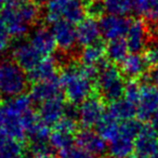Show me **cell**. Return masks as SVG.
Returning <instances> with one entry per match:
<instances>
[{"label": "cell", "mask_w": 158, "mask_h": 158, "mask_svg": "<svg viewBox=\"0 0 158 158\" xmlns=\"http://www.w3.org/2000/svg\"><path fill=\"white\" fill-rule=\"evenodd\" d=\"M98 68L79 64L68 65L60 75L62 90L65 98L72 104H80L91 97L93 79L97 78Z\"/></svg>", "instance_id": "cell-1"}, {"label": "cell", "mask_w": 158, "mask_h": 158, "mask_svg": "<svg viewBox=\"0 0 158 158\" xmlns=\"http://www.w3.org/2000/svg\"><path fill=\"white\" fill-rule=\"evenodd\" d=\"M121 70L114 64L104 62L97 75V87L101 98L105 101L115 102L121 99L125 93L126 82Z\"/></svg>", "instance_id": "cell-2"}, {"label": "cell", "mask_w": 158, "mask_h": 158, "mask_svg": "<svg viewBox=\"0 0 158 158\" xmlns=\"http://www.w3.org/2000/svg\"><path fill=\"white\" fill-rule=\"evenodd\" d=\"M28 81L27 74L15 61H0V95L10 99L23 94Z\"/></svg>", "instance_id": "cell-3"}, {"label": "cell", "mask_w": 158, "mask_h": 158, "mask_svg": "<svg viewBox=\"0 0 158 158\" xmlns=\"http://www.w3.org/2000/svg\"><path fill=\"white\" fill-rule=\"evenodd\" d=\"M86 13V0H52L48 2L44 19L50 24L60 20L76 24L84 20Z\"/></svg>", "instance_id": "cell-4"}, {"label": "cell", "mask_w": 158, "mask_h": 158, "mask_svg": "<svg viewBox=\"0 0 158 158\" xmlns=\"http://www.w3.org/2000/svg\"><path fill=\"white\" fill-rule=\"evenodd\" d=\"M105 114L103 99L94 95L86 99L78 107V119L85 128L97 127Z\"/></svg>", "instance_id": "cell-5"}, {"label": "cell", "mask_w": 158, "mask_h": 158, "mask_svg": "<svg viewBox=\"0 0 158 158\" xmlns=\"http://www.w3.org/2000/svg\"><path fill=\"white\" fill-rule=\"evenodd\" d=\"M99 23L102 37L108 41H112L126 37L131 24V20L125 15L107 13L100 19Z\"/></svg>", "instance_id": "cell-6"}, {"label": "cell", "mask_w": 158, "mask_h": 158, "mask_svg": "<svg viewBox=\"0 0 158 158\" xmlns=\"http://www.w3.org/2000/svg\"><path fill=\"white\" fill-rule=\"evenodd\" d=\"M136 107V116L141 121L151 120L152 116L158 110V87L152 84H143Z\"/></svg>", "instance_id": "cell-7"}, {"label": "cell", "mask_w": 158, "mask_h": 158, "mask_svg": "<svg viewBox=\"0 0 158 158\" xmlns=\"http://www.w3.org/2000/svg\"><path fill=\"white\" fill-rule=\"evenodd\" d=\"M51 31L54 36L56 46L64 52L73 50L76 44H78L76 27L73 23L60 20L51 24Z\"/></svg>", "instance_id": "cell-8"}, {"label": "cell", "mask_w": 158, "mask_h": 158, "mask_svg": "<svg viewBox=\"0 0 158 158\" xmlns=\"http://www.w3.org/2000/svg\"><path fill=\"white\" fill-rule=\"evenodd\" d=\"M12 56L24 70L29 72L33 69L44 57L27 40H20L12 47Z\"/></svg>", "instance_id": "cell-9"}, {"label": "cell", "mask_w": 158, "mask_h": 158, "mask_svg": "<svg viewBox=\"0 0 158 158\" xmlns=\"http://www.w3.org/2000/svg\"><path fill=\"white\" fill-rule=\"evenodd\" d=\"M22 123L26 132V136H28L31 142L49 140L51 134L50 127L41 120L38 113L31 110L23 115Z\"/></svg>", "instance_id": "cell-10"}, {"label": "cell", "mask_w": 158, "mask_h": 158, "mask_svg": "<svg viewBox=\"0 0 158 158\" xmlns=\"http://www.w3.org/2000/svg\"><path fill=\"white\" fill-rule=\"evenodd\" d=\"M76 143L80 147L91 153L93 156H102L108 148L106 140L98 131H93L90 128H84L77 133Z\"/></svg>", "instance_id": "cell-11"}, {"label": "cell", "mask_w": 158, "mask_h": 158, "mask_svg": "<svg viewBox=\"0 0 158 158\" xmlns=\"http://www.w3.org/2000/svg\"><path fill=\"white\" fill-rule=\"evenodd\" d=\"M149 39L148 29L145 21L132 20L129 31L126 35V41L131 53H140L144 51Z\"/></svg>", "instance_id": "cell-12"}, {"label": "cell", "mask_w": 158, "mask_h": 158, "mask_svg": "<svg viewBox=\"0 0 158 158\" xmlns=\"http://www.w3.org/2000/svg\"><path fill=\"white\" fill-rule=\"evenodd\" d=\"M66 104L62 95L53 98L51 100L40 104L39 114L41 120L49 127H54L64 116H65Z\"/></svg>", "instance_id": "cell-13"}, {"label": "cell", "mask_w": 158, "mask_h": 158, "mask_svg": "<svg viewBox=\"0 0 158 158\" xmlns=\"http://www.w3.org/2000/svg\"><path fill=\"white\" fill-rule=\"evenodd\" d=\"M138 154L153 157L158 153V131L152 125H144L134 142Z\"/></svg>", "instance_id": "cell-14"}, {"label": "cell", "mask_w": 158, "mask_h": 158, "mask_svg": "<svg viewBox=\"0 0 158 158\" xmlns=\"http://www.w3.org/2000/svg\"><path fill=\"white\" fill-rule=\"evenodd\" d=\"M28 41L42 57L51 56L54 53L55 48L57 47L52 31L47 27L36 28L31 34Z\"/></svg>", "instance_id": "cell-15"}, {"label": "cell", "mask_w": 158, "mask_h": 158, "mask_svg": "<svg viewBox=\"0 0 158 158\" xmlns=\"http://www.w3.org/2000/svg\"><path fill=\"white\" fill-rule=\"evenodd\" d=\"M76 33L77 42L81 47L95 44L99 41V38L102 36L100 23L92 16L85 18L81 22H79L76 27Z\"/></svg>", "instance_id": "cell-16"}, {"label": "cell", "mask_w": 158, "mask_h": 158, "mask_svg": "<svg viewBox=\"0 0 158 158\" xmlns=\"http://www.w3.org/2000/svg\"><path fill=\"white\" fill-rule=\"evenodd\" d=\"M62 86L60 81V76L51 80L40 81L34 84L31 89V98L34 102L44 103V102L62 95Z\"/></svg>", "instance_id": "cell-17"}, {"label": "cell", "mask_w": 158, "mask_h": 158, "mask_svg": "<svg viewBox=\"0 0 158 158\" xmlns=\"http://www.w3.org/2000/svg\"><path fill=\"white\" fill-rule=\"evenodd\" d=\"M1 16L5 21L7 31L11 37L20 39L28 33L31 26L23 20L16 8L6 7L1 12Z\"/></svg>", "instance_id": "cell-18"}, {"label": "cell", "mask_w": 158, "mask_h": 158, "mask_svg": "<svg viewBox=\"0 0 158 158\" xmlns=\"http://www.w3.org/2000/svg\"><path fill=\"white\" fill-rule=\"evenodd\" d=\"M148 69L149 66L147 65L144 56L140 53H130L120 64V70L123 75L130 80L143 78L147 74Z\"/></svg>", "instance_id": "cell-19"}, {"label": "cell", "mask_w": 158, "mask_h": 158, "mask_svg": "<svg viewBox=\"0 0 158 158\" xmlns=\"http://www.w3.org/2000/svg\"><path fill=\"white\" fill-rule=\"evenodd\" d=\"M27 77H28L29 81L34 82V84L56 78L59 77L56 61L51 56L44 57L33 69L29 70Z\"/></svg>", "instance_id": "cell-20"}, {"label": "cell", "mask_w": 158, "mask_h": 158, "mask_svg": "<svg viewBox=\"0 0 158 158\" xmlns=\"http://www.w3.org/2000/svg\"><path fill=\"white\" fill-rule=\"evenodd\" d=\"M106 55V47L102 42L98 41L95 44L84 47L80 53V61L81 64L90 67L99 69L100 66L104 63V56Z\"/></svg>", "instance_id": "cell-21"}, {"label": "cell", "mask_w": 158, "mask_h": 158, "mask_svg": "<svg viewBox=\"0 0 158 158\" xmlns=\"http://www.w3.org/2000/svg\"><path fill=\"white\" fill-rule=\"evenodd\" d=\"M134 142L135 141L131 138L123 135L119 133L110 142H108V151L110 156L115 158H128L132 155L134 148Z\"/></svg>", "instance_id": "cell-22"}, {"label": "cell", "mask_w": 158, "mask_h": 158, "mask_svg": "<svg viewBox=\"0 0 158 158\" xmlns=\"http://www.w3.org/2000/svg\"><path fill=\"white\" fill-rule=\"evenodd\" d=\"M107 113L118 121H125L133 119V117L138 113V107L135 104L131 103L125 98H121L110 103Z\"/></svg>", "instance_id": "cell-23"}, {"label": "cell", "mask_w": 158, "mask_h": 158, "mask_svg": "<svg viewBox=\"0 0 158 158\" xmlns=\"http://www.w3.org/2000/svg\"><path fill=\"white\" fill-rule=\"evenodd\" d=\"M129 47L126 39L112 40L106 46V57L114 64H121L129 55Z\"/></svg>", "instance_id": "cell-24"}, {"label": "cell", "mask_w": 158, "mask_h": 158, "mask_svg": "<svg viewBox=\"0 0 158 158\" xmlns=\"http://www.w3.org/2000/svg\"><path fill=\"white\" fill-rule=\"evenodd\" d=\"M54 147L48 141H35L25 149L24 158H53Z\"/></svg>", "instance_id": "cell-25"}, {"label": "cell", "mask_w": 158, "mask_h": 158, "mask_svg": "<svg viewBox=\"0 0 158 158\" xmlns=\"http://www.w3.org/2000/svg\"><path fill=\"white\" fill-rule=\"evenodd\" d=\"M120 121L115 119L106 112L105 116L102 118V120L97 126V131L106 140V142H110L115 136L118 134Z\"/></svg>", "instance_id": "cell-26"}, {"label": "cell", "mask_w": 158, "mask_h": 158, "mask_svg": "<svg viewBox=\"0 0 158 158\" xmlns=\"http://www.w3.org/2000/svg\"><path fill=\"white\" fill-rule=\"evenodd\" d=\"M102 2L108 14L127 15L133 11V0H102Z\"/></svg>", "instance_id": "cell-27"}, {"label": "cell", "mask_w": 158, "mask_h": 158, "mask_svg": "<svg viewBox=\"0 0 158 158\" xmlns=\"http://www.w3.org/2000/svg\"><path fill=\"white\" fill-rule=\"evenodd\" d=\"M25 148L21 141L7 139L0 148V158H24Z\"/></svg>", "instance_id": "cell-28"}, {"label": "cell", "mask_w": 158, "mask_h": 158, "mask_svg": "<svg viewBox=\"0 0 158 158\" xmlns=\"http://www.w3.org/2000/svg\"><path fill=\"white\" fill-rule=\"evenodd\" d=\"M74 141H76L74 138V134L55 129L50 134V138H49V142L51 143V145L54 147V149H59V151L65 149L74 145Z\"/></svg>", "instance_id": "cell-29"}, {"label": "cell", "mask_w": 158, "mask_h": 158, "mask_svg": "<svg viewBox=\"0 0 158 158\" xmlns=\"http://www.w3.org/2000/svg\"><path fill=\"white\" fill-rule=\"evenodd\" d=\"M143 56L149 68L156 67L158 65V38L148 40L143 52Z\"/></svg>", "instance_id": "cell-30"}, {"label": "cell", "mask_w": 158, "mask_h": 158, "mask_svg": "<svg viewBox=\"0 0 158 158\" xmlns=\"http://www.w3.org/2000/svg\"><path fill=\"white\" fill-rule=\"evenodd\" d=\"M141 89H142V85L139 84L136 80H129L126 84L125 93H123V98L131 103L138 105L139 100L141 97Z\"/></svg>", "instance_id": "cell-31"}, {"label": "cell", "mask_w": 158, "mask_h": 158, "mask_svg": "<svg viewBox=\"0 0 158 158\" xmlns=\"http://www.w3.org/2000/svg\"><path fill=\"white\" fill-rule=\"evenodd\" d=\"M59 158H93V155L79 145H72L60 151Z\"/></svg>", "instance_id": "cell-32"}, {"label": "cell", "mask_w": 158, "mask_h": 158, "mask_svg": "<svg viewBox=\"0 0 158 158\" xmlns=\"http://www.w3.org/2000/svg\"><path fill=\"white\" fill-rule=\"evenodd\" d=\"M54 129L74 134L77 130V119L72 118V117L66 116L65 115V116L54 126Z\"/></svg>", "instance_id": "cell-33"}, {"label": "cell", "mask_w": 158, "mask_h": 158, "mask_svg": "<svg viewBox=\"0 0 158 158\" xmlns=\"http://www.w3.org/2000/svg\"><path fill=\"white\" fill-rule=\"evenodd\" d=\"M10 37H11V36L8 33L5 21H3L2 16L0 15V55L3 54V53L9 49Z\"/></svg>", "instance_id": "cell-34"}, {"label": "cell", "mask_w": 158, "mask_h": 158, "mask_svg": "<svg viewBox=\"0 0 158 158\" xmlns=\"http://www.w3.org/2000/svg\"><path fill=\"white\" fill-rule=\"evenodd\" d=\"M144 77L146 79V82H144V84H152L158 87V65L156 67L151 68V70Z\"/></svg>", "instance_id": "cell-35"}, {"label": "cell", "mask_w": 158, "mask_h": 158, "mask_svg": "<svg viewBox=\"0 0 158 158\" xmlns=\"http://www.w3.org/2000/svg\"><path fill=\"white\" fill-rule=\"evenodd\" d=\"M31 0H6V7H11V8H18L21 6L25 5V3L29 2Z\"/></svg>", "instance_id": "cell-36"}, {"label": "cell", "mask_w": 158, "mask_h": 158, "mask_svg": "<svg viewBox=\"0 0 158 158\" xmlns=\"http://www.w3.org/2000/svg\"><path fill=\"white\" fill-rule=\"evenodd\" d=\"M151 125L153 126L154 128H155L156 130L158 131V110L155 113V114L152 116L151 118Z\"/></svg>", "instance_id": "cell-37"}, {"label": "cell", "mask_w": 158, "mask_h": 158, "mask_svg": "<svg viewBox=\"0 0 158 158\" xmlns=\"http://www.w3.org/2000/svg\"><path fill=\"white\" fill-rule=\"evenodd\" d=\"M6 141H7V138H6V136L3 135V134L1 133V132H0V148L2 147V145L5 144Z\"/></svg>", "instance_id": "cell-38"}, {"label": "cell", "mask_w": 158, "mask_h": 158, "mask_svg": "<svg viewBox=\"0 0 158 158\" xmlns=\"http://www.w3.org/2000/svg\"><path fill=\"white\" fill-rule=\"evenodd\" d=\"M128 158H149V157H147V156H144V155H141V154H133V155H131L130 157H128Z\"/></svg>", "instance_id": "cell-39"}, {"label": "cell", "mask_w": 158, "mask_h": 158, "mask_svg": "<svg viewBox=\"0 0 158 158\" xmlns=\"http://www.w3.org/2000/svg\"><path fill=\"white\" fill-rule=\"evenodd\" d=\"M6 0H0V12H2V10L5 9V6H6Z\"/></svg>", "instance_id": "cell-40"}, {"label": "cell", "mask_w": 158, "mask_h": 158, "mask_svg": "<svg viewBox=\"0 0 158 158\" xmlns=\"http://www.w3.org/2000/svg\"><path fill=\"white\" fill-rule=\"evenodd\" d=\"M99 158H115L113 156H105V155H102V156H99Z\"/></svg>", "instance_id": "cell-41"}, {"label": "cell", "mask_w": 158, "mask_h": 158, "mask_svg": "<svg viewBox=\"0 0 158 158\" xmlns=\"http://www.w3.org/2000/svg\"><path fill=\"white\" fill-rule=\"evenodd\" d=\"M37 1H39V2H44V3H48V2H50V1H52V0H37Z\"/></svg>", "instance_id": "cell-42"}, {"label": "cell", "mask_w": 158, "mask_h": 158, "mask_svg": "<svg viewBox=\"0 0 158 158\" xmlns=\"http://www.w3.org/2000/svg\"><path fill=\"white\" fill-rule=\"evenodd\" d=\"M1 117H2V107H0V120H1Z\"/></svg>", "instance_id": "cell-43"}, {"label": "cell", "mask_w": 158, "mask_h": 158, "mask_svg": "<svg viewBox=\"0 0 158 158\" xmlns=\"http://www.w3.org/2000/svg\"><path fill=\"white\" fill-rule=\"evenodd\" d=\"M152 158H158V153H156L155 155H154V156H153V157H152Z\"/></svg>", "instance_id": "cell-44"}]
</instances>
